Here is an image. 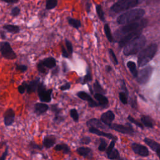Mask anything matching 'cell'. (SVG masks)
Instances as JSON below:
<instances>
[{
	"mask_svg": "<svg viewBox=\"0 0 160 160\" xmlns=\"http://www.w3.org/2000/svg\"><path fill=\"white\" fill-rule=\"evenodd\" d=\"M144 14L145 11L143 9L136 8L131 9L120 14L118 17L116 21L119 24L126 25L140 20Z\"/></svg>",
	"mask_w": 160,
	"mask_h": 160,
	"instance_id": "cell-1",
	"label": "cell"
},
{
	"mask_svg": "<svg viewBox=\"0 0 160 160\" xmlns=\"http://www.w3.org/2000/svg\"><path fill=\"white\" fill-rule=\"evenodd\" d=\"M146 42V39L145 36L141 34L124 48V54L126 56H131L137 54L138 52L143 49Z\"/></svg>",
	"mask_w": 160,
	"mask_h": 160,
	"instance_id": "cell-2",
	"label": "cell"
},
{
	"mask_svg": "<svg viewBox=\"0 0 160 160\" xmlns=\"http://www.w3.org/2000/svg\"><path fill=\"white\" fill-rule=\"evenodd\" d=\"M158 49L156 44H151L142 51H140L138 58V64L139 67H142L146 65L154 57Z\"/></svg>",
	"mask_w": 160,
	"mask_h": 160,
	"instance_id": "cell-3",
	"label": "cell"
},
{
	"mask_svg": "<svg viewBox=\"0 0 160 160\" xmlns=\"http://www.w3.org/2000/svg\"><path fill=\"white\" fill-rule=\"evenodd\" d=\"M148 24V21L146 19H140L138 21L124 25L122 26L121 28L118 29L116 31V35L120 36L122 35H126L130 32L138 31V30H142Z\"/></svg>",
	"mask_w": 160,
	"mask_h": 160,
	"instance_id": "cell-4",
	"label": "cell"
},
{
	"mask_svg": "<svg viewBox=\"0 0 160 160\" xmlns=\"http://www.w3.org/2000/svg\"><path fill=\"white\" fill-rule=\"evenodd\" d=\"M138 3V0H118L111 7L109 12L112 15L117 14L136 6Z\"/></svg>",
	"mask_w": 160,
	"mask_h": 160,
	"instance_id": "cell-5",
	"label": "cell"
},
{
	"mask_svg": "<svg viewBox=\"0 0 160 160\" xmlns=\"http://www.w3.org/2000/svg\"><path fill=\"white\" fill-rule=\"evenodd\" d=\"M38 94L39 98L41 102H49L51 101V96L52 90L51 89H47L46 86L43 82L39 83L38 88Z\"/></svg>",
	"mask_w": 160,
	"mask_h": 160,
	"instance_id": "cell-6",
	"label": "cell"
},
{
	"mask_svg": "<svg viewBox=\"0 0 160 160\" xmlns=\"http://www.w3.org/2000/svg\"><path fill=\"white\" fill-rule=\"evenodd\" d=\"M1 56L8 59H14L17 56L12 49L10 44L7 41H2L0 44Z\"/></svg>",
	"mask_w": 160,
	"mask_h": 160,
	"instance_id": "cell-7",
	"label": "cell"
},
{
	"mask_svg": "<svg viewBox=\"0 0 160 160\" xmlns=\"http://www.w3.org/2000/svg\"><path fill=\"white\" fill-rule=\"evenodd\" d=\"M152 73V68L151 66H147L142 69L138 72L137 76V81L140 84H146L150 79Z\"/></svg>",
	"mask_w": 160,
	"mask_h": 160,
	"instance_id": "cell-8",
	"label": "cell"
},
{
	"mask_svg": "<svg viewBox=\"0 0 160 160\" xmlns=\"http://www.w3.org/2000/svg\"><path fill=\"white\" fill-rule=\"evenodd\" d=\"M111 129L114 130L118 132H120L123 134H128L129 136H133L135 133V131L131 124V123H126V125L120 124H112L110 128Z\"/></svg>",
	"mask_w": 160,
	"mask_h": 160,
	"instance_id": "cell-9",
	"label": "cell"
},
{
	"mask_svg": "<svg viewBox=\"0 0 160 160\" xmlns=\"http://www.w3.org/2000/svg\"><path fill=\"white\" fill-rule=\"evenodd\" d=\"M141 32H142V30H138V31L130 32L129 34H127L126 35L122 37V38L119 41V42H118L119 48H124L129 42H131L136 38L139 36L141 34Z\"/></svg>",
	"mask_w": 160,
	"mask_h": 160,
	"instance_id": "cell-10",
	"label": "cell"
},
{
	"mask_svg": "<svg viewBox=\"0 0 160 160\" xmlns=\"http://www.w3.org/2000/svg\"><path fill=\"white\" fill-rule=\"evenodd\" d=\"M132 151L137 155L141 157H148L149 155V151L148 148L139 143L133 142L131 145Z\"/></svg>",
	"mask_w": 160,
	"mask_h": 160,
	"instance_id": "cell-11",
	"label": "cell"
},
{
	"mask_svg": "<svg viewBox=\"0 0 160 160\" xmlns=\"http://www.w3.org/2000/svg\"><path fill=\"white\" fill-rule=\"evenodd\" d=\"M77 96L83 101H86L88 103V106L90 108H95V107H100L99 103L94 101L92 98L85 91H79L76 94Z\"/></svg>",
	"mask_w": 160,
	"mask_h": 160,
	"instance_id": "cell-12",
	"label": "cell"
},
{
	"mask_svg": "<svg viewBox=\"0 0 160 160\" xmlns=\"http://www.w3.org/2000/svg\"><path fill=\"white\" fill-rule=\"evenodd\" d=\"M114 118L115 115L114 112L111 110H108L101 115L100 119L103 124L110 128L112 124V121H114Z\"/></svg>",
	"mask_w": 160,
	"mask_h": 160,
	"instance_id": "cell-13",
	"label": "cell"
},
{
	"mask_svg": "<svg viewBox=\"0 0 160 160\" xmlns=\"http://www.w3.org/2000/svg\"><path fill=\"white\" fill-rule=\"evenodd\" d=\"M15 112L12 108L7 109L3 114V121L6 126H11L14 122Z\"/></svg>",
	"mask_w": 160,
	"mask_h": 160,
	"instance_id": "cell-14",
	"label": "cell"
},
{
	"mask_svg": "<svg viewBox=\"0 0 160 160\" xmlns=\"http://www.w3.org/2000/svg\"><path fill=\"white\" fill-rule=\"evenodd\" d=\"M76 152L81 156L88 160H92L94 158L93 151L91 148L86 146H81L76 149Z\"/></svg>",
	"mask_w": 160,
	"mask_h": 160,
	"instance_id": "cell-15",
	"label": "cell"
},
{
	"mask_svg": "<svg viewBox=\"0 0 160 160\" xmlns=\"http://www.w3.org/2000/svg\"><path fill=\"white\" fill-rule=\"evenodd\" d=\"M88 131H89V132H91L92 134H96L97 136L105 137V138H106L108 139H111V140H114L116 141H118V137L117 136H114L112 133L106 132L101 131V130H99L98 128H93V127H89Z\"/></svg>",
	"mask_w": 160,
	"mask_h": 160,
	"instance_id": "cell-16",
	"label": "cell"
},
{
	"mask_svg": "<svg viewBox=\"0 0 160 160\" xmlns=\"http://www.w3.org/2000/svg\"><path fill=\"white\" fill-rule=\"evenodd\" d=\"M143 141L146 145H148L153 151H154L157 156L160 159V144L154 139H152L149 138H144Z\"/></svg>",
	"mask_w": 160,
	"mask_h": 160,
	"instance_id": "cell-17",
	"label": "cell"
},
{
	"mask_svg": "<svg viewBox=\"0 0 160 160\" xmlns=\"http://www.w3.org/2000/svg\"><path fill=\"white\" fill-rule=\"evenodd\" d=\"M40 83V81L38 78L32 80L28 83L26 82H23L22 84H23L26 88V91L27 93L31 94L32 92H34L38 90V86Z\"/></svg>",
	"mask_w": 160,
	"mask_h": 160,
	"instance_id": "cell-18",
	"label": "cell"
},
{
	"mask_svg": "<svg viewBox=\"0 0 160 160\" xmlns=\"http://www.w3.org/2000/svg\"><path fill=\"white\" fill-rule=\"evenodd\" d=\"M56 142V138L54 134H48L43 138L42 145L46 149L53 147Z\"/></svg>",
	"mask_w": 160,
	"mask_h": 160,
	"instance_id": "cell-19",
	"label": "cell"
},
{
	"mask_svg": "<svg viewBox=\"0 0 160 160\" xmlns=\"http://www.w3.org/2000/svg\"><path fill=\"white\" fill-rule=\"evenodd\" d=\"M86 125L87 126L89 127H93L98 129H106V126H105L104 124L102 123V122L101 121V119H99L98 118H91L89 119L88 121H86Z\"/></svg>",
	"mask_w": 160,
	"mask_h": 160,
	"instance_id": "cell-20",
	"label": "cell"
},
{
	"mask_svg": "<svg viewBox=\"0 0 160 160\" xmlns=\"http://www.w3.org/2000/svg\"><path fill=\"white\" fill-rule=\"evenodd\" d=\"M48 109L49 106L42 102H37L34 106V112L38 116L44 114Z\"/></svg>",
	"mask_w": 160,
	"mask_h": 160,
	"instance_id": "cell-21",
	"label": "cell"
},
{
	"mask_svg": "<svg viewBox=\"0 0 160 160\" xmlns=\"http://www.w3.org/2000/svg\"><path fill=\"white\" fill-rule=\"evenodd\" d=\"M94 98L98 101L100 107L106 108L109 104L108 99L104 94H99V93H95L94 94Z\"/></svg>",
	"mask_w": 160,
	"mask_h": 160,
	"instance_id": "cell-22",
	"label": "cell"
},
{
	"mask_svg": "<svg viewBox=\"0 0 160 160\" xmlns=\"http://www.w3.org/2000/svg\"><path fill=\"white\" fill-rule=\"evenodd\" d=\"M141 122L144 127L148 128H153L154 126V121L148 115H142L141 117Z\"/></svg>",
	"mask_w": 160,
	"mask_h": 160,
	"instance_id": "cell-23",
	"label": "cell"
},
{
	"mask_svg": "<svg viewBox=\"0 0 160 160\" xmlns=\"http://www.w3.org/2000/svg\"><path fill=\"white\" fill-rule=\"evenodd\" d=\"M56 151H61L64 154H69L71 153V148L66 143H59L54 147Z\"/></svg>",
	"mask_w": 160,
	"mask_h": 160,
	"instance_id": "cell-24",
	"label": "cell"
},
{
	"mask_svg": "<svg viewBox=\"0 0 160 160\" xmlns=\"http://www.w3.org/2000/svg\"><path fill=\"white\" fill-rule=\"evenodd\" d=\"M41 61L43 65L47 68L51 69L56 66V59L52 57H48Z\"/></svg>",
	"mask_w": 160,
	"mask_h": 160,
	"instance_id": "cell-25",
	"label": "cell"
},
{
	"mask_svg": "<svg viewBox=\"0 0 160 160\" xmlns=\"http://www.w3.org/2000/svg\"><path fill=\"white\" fill-rule=\"evenodd\" d=\"M127 66L129 68V69L130 72H131V74H132V76L134 78H137L138 72V71L136 69V65L135 62L133 61H129L127 62Z\"/></svg>",
	"mask_w": 160,
	"mask_h": 160,
	"instance_id": "cell-26",
	"label": "cell"
},
{
	"mask_svg": "<svg viewBox=\"0 0 160 160\" xmlns=\"http://www.w3.org/2000/svg\"><path fill=\"white\" fill-rule=\"evenodd\" d=\"M107 158L110 160H118L120 158L119 152L116 148H114L109 153L107 154Z\"/></svg>",
	"mask_w": 160,
	"mask_h": 160,
	"instance_id": "cell-27",
	"label": "cell"
},
{
	"mask_svg": "<svg viewBox=\"0 0 160 160\" xmlns=\"http://www.w3.org/2000/svg\"><path fill=\"white\" fill-rule=\"evenodd\" d=\"M3 28L7 31L12 33H18L19 32L20 29L19 26L13 24H6L3 26Z\"/></svg>",
	"mask_w": 160,
	"mask_h": 160,
	"instance_id": "cell-28",
	"label": "cell"
},
{
	"mask_svg": "<svg viewBox=\"0 0 160 160\" xmlns=\"http://www.w3.org/2000/svg\"><path fill=\"white\" fill-rule=\"evenodd\" d=\"M93 89L96 93H99L102 94H105L106 93V90H104L102 88V87L101 86V84L99 83V82L97 80H96L95 82L93 84Z\"/></svg>",
	"mask_w": 160,
	"mask_h": 160,
	"instance_id": "cell-29",
	"label": "cell"
},
{
	"mask_svg": "<svg viewBox=\"0 0 160 160\" xmlns=\"http://www.w3.org/2000/svg\"><path fill=\"white\" fill-rule=\"evenodd\" d=\"M104 33L106 34V36L108 39V40L112 42H113V37L111 31V29L108 25V24H105L104 26Z\"/></svg>",
	"mask_w": 160,
	"mask_h": 160,
	"instance_id": "cell-30",
	"label": "cell"
},
{
	"mask_svg": "<svg viewBox=\"0 0 160 160\" xmlns=\"http://www.w3.org/2000/svg\"><path fill=\"white\" fill-rule=\"evenodd\" d=\"M68 20L69 24L77 29H79L81 26V22L80 20L73 19L71 18H68Z\"/></svg>",
	"mask_w": 160,
	"mask_h": 160,
	"instance_id": "cell-31",
	"label": "cell"
},
{
	"mask_svg": "<svg viewBox=\"0 0 160 160\" xmlns=\"http://www.w3.org/2000/svg\"><path fill=\"white\" fill-rule=\"evenodd\" d=\"M108 146L106 140L102 138H101L99 139V144L98 147V149L101 152H104L106 151Z\"/></svg>",
	"mask_w": 160,
	"mask_h": 160,
	"instance_id": "cell-32",
	"label": "cell"
},
{
	"mask_svg": "<svg viewBox=\"0 0 160 160\" xmlns=\"http://www.w3.org/2000/svg\"><path fill=\"white\" fill-rule=\"evenodd\" d=\"M29 147L32 151L34 150H38V151H41L43 149V145L38 144L36 142H35L34 141H31L29 144Z\"/></svg>",
	"mask_w": 160,
	"mask_h": 160,
	"instance_id": "cell-33",
	"label": "cell"
},
{
	"mask_svg": "<svg viewBox=\"0 0 160 160\" xmlns=\"http://www.w3.org/2000/svg\"><path fill=\"white\" fill-rule=\"evenodd\" d=\"M96 13L98 16V18L100 20H101L102 21H104L105 19L104 18V11L102 10V6L100 4H97L96 6Z\"/></svg>",
	"mask_w": 160,
	"mask_h": 160,
	"instance_id": "cell-34",
	"label": "cell"
},
{
	"mask_svg": "<svg viewBox=\"0 0 160 160\" xmlns=\"http://www.w3.org/2000/svg\"><path fill=\"white\" fill-rule=\"evenodd\" d=\"M69 114H70L71 118L73 119V121L74 122H78L79 121V113H78L76 109H75V108L71 109L69 110Z\"/></svg>",
	"mask_w": 160,
	"mask_h": 160,
	"instance_id": "cell-35",
	"label": "cell"
},
{
	"mask_svg": "<svg viewBox=\"0 0 160 160\" xmlns=\"http://www.w3.org/2000/svg\"><path fill=\"white\" fill-rule=\"evenodd\" d=\"M92 81V75H91V70L89 68H87L86 69V74L84 76L83 80L81 81V83L82 84H84L89 81Z\"/></svg>",
	"mask_w": 160,
	"mask_h": 160,
	"instance_id": "cell-36",
	"label": "cell"
},
{
	"mask_svg": "<svg viewBox=\"0 0 160 160\" xmlns=\"http://www.w3.org/2000/svg\"><path fill=\"white\" fill-rule=\"evenodd\" d=\"M128 120H129V121L130 122H131V123L135 124L136 126H138V128H141V129H143L144 128V125L142 124L141 122L138 121L137 119H134L133 117H132V116H130V115H129V116H128Z\"/></svg>",
	"mask_w": 160,
	"mask_h": 160,
	"instance_id": "cell-37",
	"label": "cell"
},
{
	"mask_svg": "<svg viewBox=\"0 0 160 160\" xmlns=\"http://www.w3.org/2000/svg\"><path fill=\"white\" fill-rule=\"evenodd\" d=\"M58 0H46V9H52L56 7Z\"/></svg>",
	"mask_w": 160,
	"mask_h": 160,
	"instance_id": "cell-38",
	"label": "cell"
},
{
	"mask_svg": "<svg viewBox=\"0 0 160 160\" xmlns=\"http://www.w3.org/2000/svg\"><path fill=\"white\" fill-rule=\"evenodd\" d=\"M128 94L126 93L124 91H121L119 92V98L120 101L123 104H127L128 102Z\"/></svg>",
	"mask_w": 160,
	"mask_h": 160,
	"instance_id": "cell-39",
	"label": "cell"
},
{
	"mask_svg": "<svg viewBox=\"0 0 160 160\" xmlns=\"http://www.w3.org/2000/svg\"><path fill=\"white\" fill-rule=\"evenodd\" d=\"M50 109L54 114V116L61 114L60 113L61 112V109L58 106L57 104H51L50 106Z\"/></svg>",
	"mask_w": 160,
	"mask_h": 160,
	"instance_id": "cell-40",
	"label": "cell"
},
{
	"mask_svg": "<svg viewBox=\"0 0 160 160\" xmlns=\"http://www.w3.org/2000/svg\"><path fill=\"white\" fill-rule=\"evenodd\" d=\"M65 120L64 116H62L61 114L59 115H55L53 118V122L56 124H60L62 122H63Z\"/></svg>",
	"mask_w": 160,
	"mask_h": 160,
	"instance_id": "cell-41",
	"label": "cell"
},
{
	"mask_svg": "<svg viewBox=\"0 0 160 160\" xmlns=\"http://www.w3.org/2000/svg\"><path fill=\"white\" fill-rule=\"evenodd\" d=\"M108 51H109V53L111 59L113 64L117 65L118 64V59L116 58V56L114 52L113 51V50L112 49H109Z\"/></svg>",
	"mask_w": 160,
	"mask_h": 160,
	"instance_id": "cell-42",
	"label": "cell"
},
{
	"mask_svg": "<svg viewBox=\"0 0 160 160\" xmlns=\"http://www.w3.org/2000/svg\"><path fill=\"white\" fill-rule=\"evenodd\" d=\"M91 142V139L89 136H84L79 140V143L81 144L87 145L89 144Z\"/></svg>",
	"mask_w": 160,
	"mask_h": 160,
	"instance_id": "cell-43",
	"label": "cell"
},
{
	"mask_svg": "<svg viewBox=\"0 0 160 160\" xmlns=\"http://www.w3.org/2000/svg\"><path fill=\"white\" fill-rule=\"evenodd\" d=\"M65 44H66V47L68 52H69V54L71 55L73 52V49H72V46L71 41H69L68 39H65Z\"/></svg>",
	"mask_w": 160,
	"mask_h": 160,
	"instance_id": "cell-44",
	"label": "cell"
},
{
	"mask_svg": "<svg viewBox=\"0 0 160 160\" xmlns=\"http://www.w3.org/2000/svg\"><path fill=\"white\" fill-rule=\"evenodd\" d=\"M116 142V141H114V140H111V141L110 142V143H109V144L108 145V148H107V149H106V154H108V153H109V152L114 148V146H115Z\"/></svg>",
	"mask_w": 160,
	"mask_h": 160,
	"instance_id": "cell-45",
	"label": "cell"
},
{
	"mask_svg": "<svg viewBox=\"0 0 160 160\" xmlns=\"http://www.w3.org/2000/svg\"><path fill=\"white\" fill-rule=\"evenodd\" d=\"M20 11H21V10H20V9L18 7H16V6L14 7L11 9V15L14 16V17L17 16H18L19 14Z\"/></svg>",
	"mask_w": 160,
	"mask_h": 160,
	"instance_id": "cell-46",
	"label": "cell"
},
{
	"mask_svg": "<svg viewBox=\"0 0 160 160\" xmlns=\"http://www.w3.org/2000/svg\"><path fill=\"white\" fill-rule=\"evenodd\" d=\"M38 69L41 73H45L46 71V69H45V66L43 65L41 61H39V62L38 64Z\"/></svg>",
	"mask_w": 160,
	"mask_h": 160,
	"instance_id": "cell-47",
	"label": "cell"
},
{
	"mask_svg": "<svg viewBox=\"0 0 160 160\" xmlns=\"http://www.w3.org/2000/svg\"><path fill=\"white\" fill-rule=\"evenodd\" d=\"M28 69L27 66L26 65H23V64H19V65H17L16 66V69L19 71L21 72H25Z\"/></svg>",
	"mask_w": 160,
	"mask_h": 160,
	"instance_id": "cell-48",
	"label": "cell"
},
{
	"mask_svg": "<svg viewBox=\"0 0 160 160\" xmlns=\"http://www.w3.org/2000/svg\"><path fill=\"white\" fill-rule=\"evenodd\" d=\"M70 88H71V84H70V82H67L66 83H65V84H63L62 86H60V87H59V89H60L61 91H66V90L69 89Z\"/></svg>",
	"mask_w": 160,
	"mask_h": 160,
	"instance_id": "cell-49",
	"label": "cell"
},
{
	"mask_svg": "<svg viewBox=\"0 0 160 160\" xmlns=\"http://www.w3.org/2000/svg\"><path fill=\"white\" fill-rule=\"evenodd\" d=\"M8 155V146H6L4 151L2 152V154L1 156L0 160H6Z\"/></svg>",
	"mask_w": 160,
	"mask_h": 160,
	"instance_id": "cell-50",
	"label": "cell"
},
{
	"mask_svg": "<svg viewBox=\"0 0 160 160\" xmlns=\"http://www.w3.org/2000/svg\"><path fill=\"white\" fill-rule=\"evenodd\" d=\"M61 52H62V56L64 57V58H68L69 57V52L67 51V50L66 49L65 47L63 46H61Z\"/></svg>",
	"mask_w": 160,
	"mask_h": 160,
	"instance_id": "cell-51",
	"label": "cell"
},
{
	"mask_svg": "<svg viewBox=\"0 0 160 160\" xmlns=\"http://www.w3.org/2000/svg\"><path fill=\"white\" fill-rule=\"evenodd\" d=\"M18 92L20 94H24L25 92V91H26V88H25V87L23 84H21V85L19 86L18 88Z\"/></svg>",
	"mask_w": 160,
	"mask_h": 160,
	"instance_id": "cell-52",
	"label": "cell"
},
{
	"mask_svg": "<svg viewBox=\"0 0 160 160\" xmlns=\"http://www.w3.org/2000/svg\"><path fill=\"white\" fill-rule=\"evenodd\" d=\"M130 104L131 106V107L132 108H134L136 109L137 108V102H136V98L134 99H131L130 100Z\"/></svg>",
	"mask_w": 160,
	"mask_h": 160,
	"instance_id": "cell-53",
	"label": "cell"
},
{
	"mask_svg": "<svg viewBox=\"0 0 160 160\" xmlns=\"http://www.w3.org/2000/svg\"><path fill=\"white\" fill-rule=\"evenodd\" d=\"M121 88L122 90H124V92H125L126 93H127L128 94V91L126 87V84H125V82L123 81H122V86H121Z\"/></svg>",
	"mask_w": 160,
	"mask_h": 160,
	"instance_id": "cell-54",
	"label": "cell"
},
{
	"mask_svg": "<svg viewBox=\"0 0 160 160\" xmlns=\"http://www.w3.org/2000/svg\"><path fill=\"white\" fill-rule=\"evenodd\" d=\"M1 1L9 4H14L18 2V0H1Z\"/></svg>",
	"mask_w": 160,
	"mask_h": 160,
	"instance_id": "cell-55",
	"label": "cell"
},
{
	"mask_svg": "<svg viewBox=\"0 0 160 160\" xmlns=\"http://www.w3.org/2000/svg\"><path fill=\"white\" fill-rule=\"evenodd\" d=\"M106 70L107 72H110L112 70V68H111V67L110 66H107L106 67Z\"/></svg>",
	"mask_w": 160,
	"mask_h": 160,
	"instance_id": "cell-56",
	"label": "cell"
},
{
	"mask_svg": "<svg viewBox=\"0 0 160 160\" xmlns=\"http://www.w3.org/2000/svg\"><path fill=\"white\" fill-rule=\"evenodd\" d=\"M86 9H87V11L88 12H89V9H90V6H91V4L89 3V2H88L87 4H86Z\"/></svg>",
	"mask_w": 160,
	"mask_h": 160,
	"instance_id": "cell-57",
	"label": "cell"
},
{
	"mask_svg": "<svg viewBox=\"0 0 160 160\" xmlns=\"http://www.w3.org/2000/svg\"><path fill=\"white\" fill-rule=\"evenodd\" d=\"M118 160H126V159H125L124 158H122V157L120 156V158H119Z\"/></svg>",
	"mask_w": 160,
	"mask_h": 160,
	"instance_id": "cell-58",
	"label": "cell"
},
{
	"mask_svg": "<svg viewBox=\"0 0 160 160\" xmlns=\"http://www.w3.org/2000/svg\"><path fill=\"white\" fill-rule=\"evenodd\" d=\"M158 99L160 101V91H159V93H158Z\"/></svg>",
	"mask_w": 160,
	"mask_h": 160,
	"instance_id": "cell-59",
	"label": "cell"
}]
</instances>
